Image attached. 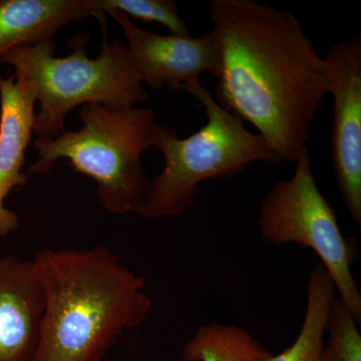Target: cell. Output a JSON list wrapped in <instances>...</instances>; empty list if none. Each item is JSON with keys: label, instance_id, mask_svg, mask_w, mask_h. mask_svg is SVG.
Here are the masks:
<instances>
[{"label": "cell", "instance_id": "1", "mask_svg": "<svg viewBox=\"0 0 361 361\" xmlns=\"http://www.w3.org/2000/svg\"><path fill=\"white\" fill-rule=\"evenodd\" d=\"M221 51L216 102L295 163L331 87V68L298 18L256 0H211Z\"/></svg>", "mask_w": 361, "mask_h": 361}, {"label": "cell", "instance_id": "2", "mask_svg": "<svg viewBox=\"0 0 361 361\" xmlns=\"http://www.w3.org/2000/svg\"><path fill=\"white\" fill-rule=\"evenodd\" d=\"M44 296L32 361H103L146 322V281L106 247L45 249L32 259Z\"/></svg>", "mask_w": 361, "mask_h": 361}, {"label": "cell", "instance_id": "3", "mask_svg": "<svg viewBox=\"0 0 361 361\" xmlns=\"http://www.w3.org/2000/svg\"><path fill=\"white\" fill-rule=\"evenodd\" d=\"M96 18L103 28L99 56L90 59L85 51L89 35L71 39L73 51L65 58L54 56V39L14 49L1 59L14 68L13 75L30 85L39 111L35 115L33 135L54 139L66 130V118L71 110L87 104H99L111 111L134 108L145 103L149 94L132 65L125 42L106 39V18Z\"/></svg>", "mask_w": 361, "mask_h": 361}, {"label": "cell", "instance_id": "4", "mask_svg": "<svg viewBox=\"0 0 361 361\" xmlns=\"http://www.w3.org/2000/svg\"><path fill=\"white\" fill-rule=\"evenodd\" d=\"M78 116L80 130L35 140L37 160L26 174H49L56 161L66 159L73 171L96 182L104 210L113 215L140 214L149 182L142 155L154 147L160 126L155 111L142 106L111 111L87 104Z\"/></svg>", "mask_w": 361, "mask_h": 361}, {"label": "cell", "instance_id": "5", "mask_svg": "<svg viewBox=\"0 0 361 361\" xmlns=\"http://www.w3.org/2000/svg\"><path fill=\"white\" fill-rule=\"evenodd\" d=\"M184 90L205 109L207 123L185 139L159 126L154 147L160 149L165 165L149 179L142 201L140 214L149 219L174 217L189 210L205 180L234 177L254 161H283L260 135L223 109L201 82Z\"/></svg>", "mask_w": 361, "mask_h": 361}, {"label": "cell", "instance_id": "6", "mask_svg": "<svg viewBox=\"0 0 361 361\" xmlns=\"http://www.w3.org/2000/svg\"><path fill=\"white\" fill-rule=\"evenodd\" d=\"M294 164L290 179L275 183L261 202L259 230L273 245L296 244L312 249L336 285L339 298L360 324L361 293L351 272L357 254L355 241L342 234L336 210L318 188L308 147Z\"/></svg>", "mask_w": 361, "mask_h": 361}, {"label": "cell", "instance_id": "7", "mask_svg": "<svg viewBox=\"0 0 361 361\" xmlns=\"http://www.w3.org/2000/svg\"><path fill=\"white\" fill-rule=\"evenodd\" d=\"M126 37L130 63L142 85L151 89L182 90L200 82L204 73L218 78L221 51L214 30L200 37L149 32L118 11L106 13Z\"/></svg>", "mask_w": 361, "mask_h": 361}, {"label": "cell", "instance_id": "8", "mask_svg": "<svg viewBox=\"0 0 361 361\" xmlns=\"http://www.w3.org/2000/svg\"><path fill=\"white\" fill-rule=\"evenodd\" d=\"M334 99L330 154L337 186L351 219L361 227V37L330 45Z\"/></svg>", "mask_w": 361, "mask_h": 361}, {"label": "cell", "instance_id": "9", "mask_svg": "<svg viewBox=\"0 0 361 361\" xmlns=\"http://www.w3.org/2000/svg\"><path fill=\"white\" fill-rule=\"evenodd\" d=\"M44 296L32 260L0 256V361H32Z\"/></svg>", "mask_w": 361, "mask_h": 361}, {"label": "cell", "instance_id": "10", "mask_svg": "<svg viewBox=\"0 0 361 361\" xmlns=\"http://www.w3.org/2000/svg\"><path fill=\"white\" fill-rule=\"evenodd\" d=\"M35 104L30 85L14 75L0 77V239L20 228L18 214L6 208L4 201L30 180L23 168L33 135Z\"/></svg>", "mask_w": 361, "mask_h": 361}, {"label": "cell", "instance_id": "11", "mask_svg": "<svg viewBox=\"0 0 361 361\" xmlns=\"http://www.w3.org/2000/svg\"><path fill=\"white\" fill-rule=\"evenodd\" d=\"M94 16L90 0H0V61L52 40L63 26Z\"/></svg>", "mask_w": 361, "mask_h": 361}, {"label": "cell", "instance_id": "12", "mask_svg": "<svg viewBox=\"0 0 361 361\" xmlns=\"http://www.w3.org/2000/svg\"><path fill=\"white\" fill-rule=\"evenodd\" d=\"M336 287L320 263L311 270L302 326L291 346L268 361H326L324 334Z\"/></svg>", "mask_w": 361, "mask_h": 361}, {"label": "cell", "instance_id": "13", "mask_svg": "<svg viewBox=\"0 0 361 361\" xmlns=\"http://www.w3.org/2000/svg\"><path fill=\"white\" fill-rule=\"evenodd\" d=\"M185 361H268L272 353L239 325L211 322L185 344Z\"/></svg>", "mask_w": 361, "mask_h": 361}, {"label": "cell", "instance_id": "14", "mask_svg": "<svg viewBox=\"0 0 361 361\" xmlns=\"http://www.w3.org/2000/svg\"><path fill=\"white\" fill-rule=\"evenodd\" d=\"M90 4L94 18L97 14L118 11L130 20L160 23L171 33L190 35V28L179 16L175 0H90Z\"/></svg>", "mask_w": 361, "mask_h": 361}, {"label": "cell", "instance_id": "15", "mask_svg": "<svg viewBox=\"0 0 361 361\" xmlns=\"http://www.w3.org/2000/svg\"><path fill=\"white\" fill-rule=\"evenodd\" d=\"M357 324L343 301L336 296L325 327L329 334V341L324 344L326 361H361V336Z\"/></svg>", "mask_w": 361, "mask_h": 361}]
</instances>
